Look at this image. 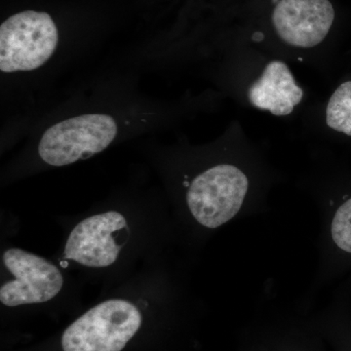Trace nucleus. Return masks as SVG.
<instances>
[{
	"mask_svg": "<svg viewBox=\"0 0 351 351\" xmlns=\"http://www.w3.org/2000/svg\"><path fill=\"white\" fill-rule=\"evenodd\" d=\"M248 186L246 176L235 166H214L191 182L186 195L189 211L201 225L219 228L239 213Z\"/></svg>",
	"mask_w": 351,
	"mask_h": 351,
	"instance_id": "20e7f679",
	"label": "nucleus"
},
{
	"mask_svg": "<svg viewBox=\"0 0 351 351\" xmlns=\"http://www.w3.org/2000/svg\"><path fill=\"white\" fill-rule=\"evenodd\" d=\"M3 262L15 276L0 289V301L4 306L46 302L56 297L63 287V276L56 265L34 254L9 249L4 253Z\"/></svg>",
	"mask_w": 351,
	"mask_h": 351,
	"instance_id": "423d86ee",
	"label": "nucleus"
},
{
	"mask_svg": "<svg viewBox=\"0 0 351 351\" xmlns=\"http://www.w3.org/2000/svg\"><path fill=\"white\" fill-rule=\"evenodd\" d=\"M327 125L351 136V82L339 85L332 93L326 110Z\"/></svg>",
	"mask_w": 351,
	"mask_h": 351,
	"instance_id": "1a4fd4ad",
	"label": "nucleus"
},
{
	"mask_svg": "<svg viewBox=\"0 0 351 351\" xmlns=\"http://www.w3.org/2000/svg\"><path fill=\"white\" fill-rule=\"evenodd\" d=\"M304 91L298 86L287 64L272 61L263 75L248 90L249 101L254 107L269 110L276 117L291 114L302 101Z\"/></svg>",
	"mask_w": 351,
	"mask_h": 351,
	"instance_id": "6e6552de",
	"label": "nucleus"
},
{
	"mask_svg": "<svg viewBox=\"0 0 351 351\" xmlns=\"http://www.w3.org/2000/svg\"><path fill=\"white\" fill-rule=\"evenodd\" d=\"M142 315L124 300L101 302L66 328L64 351H121L140 329Z\"/></svg>",
	"mask_w": 351,
	"mask_h": 351,
	"instance_id": "f257e3e1",
	"label": "nucleus"
},
{
	"mask_svg": "<svg viewBox=\"0 0 351 351\" xmlns=\"http://www.w3.org/2000/svg\"><path fill=\"white\" fill-rule=\"evenodd\" d=\"M334 19L329 0H279L272 13L277 34L286 43L300 48L322 43Z\"/></svg>",
	"mask_w": 351,
	"mask_h": 351,
	"instance_id": "0eeeda50",
	"label": "nucleus"
},
{
	"mask_svg": "<svg viewBox=\"0 0 351 351\" xmlns=\"http://www.w3.org/2000/svg\"><path fill=\"white\" fill-rule=\"evenodd\" d=\"M332 237L339 249L351 253V198L343 203L335 215Z\"/></svg>",
	"mask_w": 351,
	"mask_h": 351,
	"instance_id": "9d476101",
	"label": "nucleus"
},
{
	"mask_svg": "<svg viewBox=\"0 0 351 351\" xmlns=\"http://www.w3.org/2000/svg\"><path fill=\"white\" fill-rule=\"evenodd\" d=\"M117 131V122L108 114L71 117L45 131L38 145L39 156L49 165H69L105 151Z\"/></svg>",
	"mask_w": 351,
	"mask_h": 351,
	"instance_id": "7ed1b4c3",
	"label": "nucleus"
},
{
	"mask_svg": "<svg viewBox=\"0 0 351 351\" xmlns=\"http://www.w3.org/2000/svg\"><path fill=\"white\" fill-rule=\"evenodd\" d=\"M129 239L126 219L110 211L85 219L73 228L64 258L90 267L112 265Z\"/></svg>",
	"mask_w": 351,
	"mask_h": 351,
	"instance_id": "39448f33",
	"label": "nucleus"
},
{
	"mask_svg": "<svg viewBox=\"0 0 351 351\" xmlns=\"http://www.w3.org/2000/svg\"><path fill=\"white\" fill-rule=\"evenodd\" d=\"M59 34L49 14L24 11L0 27V71L12 73L43 66L54 54Z\"/></svg>",
	"mask_w": 351,
	"mask_h": 351,
	"instance_id": "f03ea898",
	"label": "nucleus"
}]
</instances>
